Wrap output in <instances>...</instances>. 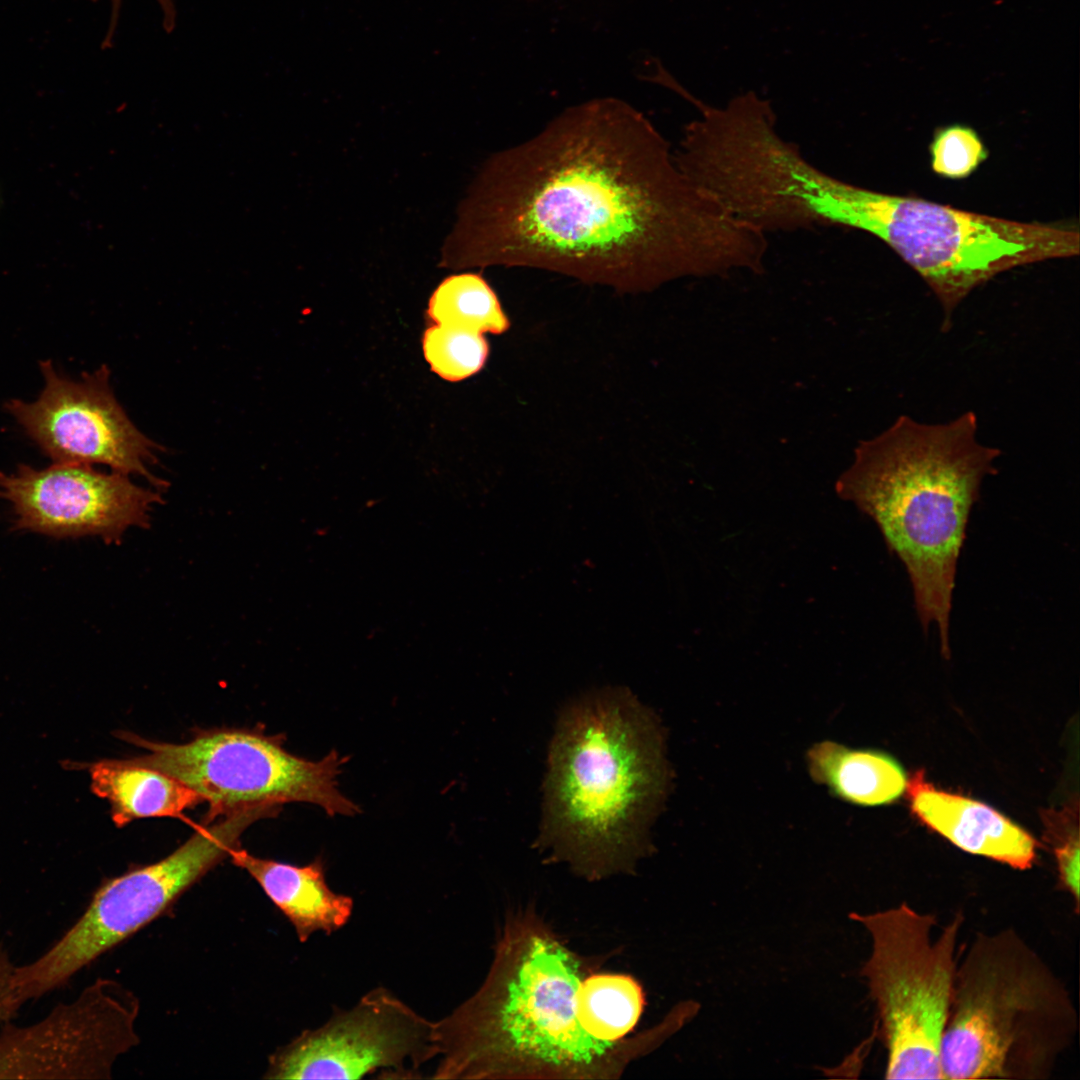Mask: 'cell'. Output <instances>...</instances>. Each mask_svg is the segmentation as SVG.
<instances>
[{"label": "cell", "instance_id": "cell-17", "mask_svg": "<svg viewBox=\"0 0 1080 1080\" xmlns=\"http://www.w3.org/2000/svg\"><path fill=\"white\" fill-rule=\"evenodd\" d=\"M91 789L111 806L112 820L122 827L148 817H179L204 802L193 789L159 770L126 760L89 765Z\"/></svg>", "mask_w": 1080, "mask_h": 1080}, {"label": "cell", "instance_id": "cell-10", "mask_svg": "<svg viewBox=\"0 0 1080 1080\" xmlns=\"http://www.w3.org/2000/svg\"><path fill=\"white\" fill-rule=\"evenodd\" d=\"M438 1054L435 1022L377 987L278 1048L263 1077L361 1079L379 1072L380 1077L419 1078L420 1067Z\"/></svg>", "mask_w": 1080, "mask_h": 1080}, {"label": "cell", "instance_id": "cell-7", "mask_svg": "<svg viewBox=\"0 0 1080 1080\" xmlns=\"http://www.w3.org/2000/svg\"><path fill=\"white\" fill-rule=\"evenodd\" d=\"M871 939L862 967L886 1050L887 1079H943L940 1046L964 921L957 913L936 935V917L906 902L852 913Z\"/></svg>", "mask_w": 1080, "mask_h": 1080}, {"label": "cell", "instance_id": "cell-12", "mask_svg": "<svg viewBox=\"0 0 1080 1080\" xmlns=\"http://www.w3.org/2000/svg\"><path fill=\"white\" fill-rule=\"evenodd\" d=\"M45 385L33 402L7 401L5 409L56 464L93 463L126 475L145 477L155 489L168 486L149 466L161 446L131 422L109 384L103 365L81 381L59 375L51 361H41Z\"/></svg>", "mask_w": 1080, "mask_h": 1080}, {"label": "cell", "instance_id": "cell-3", "mask_svg": "<svg viewBox=\"0 0 1080 1080\" xmlns=\"http://www.w3.org/2000/svg\"><path fill=\"white\" fill-rule=\"evenodd\" d=\"M670 784L656 714L624 688L585 692L558 715L539 840L582 867L625 864L648 847Z\"/></svg>", "mask_w": 1080, "mask_h": 1080}, {"label": "cell", "instance_id": "cell-16", "mask_svg": "<svg viewBox=\"0 0 1080 1080\" xmlns=\"http://www.w3.org/2000/svg\"><path fill=\"white\" fill-rule=\"evenodd\" d=\"M808 773L842 801L879 806L899 798L907 780L902 766L889 754L853 749L832 740L813 744L806 753Z\"/></svg>", "mask_w": 1080, "mask_h": 1080}, {"label": "cell", "instance_id": "cell-6", "mask_svg": "<svg viewBox=\"0 0 1080 1080\" xmlns=\"http://www.w3.org/2000/svg\"><path fill=\"white\" fill-rule=\"evenodd\" d=\"M496 968L474 997L435 1022L433 1079L489 1076L512 1048L547 1063H590L604 1051L579 1023L581 982L561 947L535 938L513 975Z\"/></svg>", "mask_w": 1080, "mask_h": 1080}, {"label": "cell", "instance_id": "cell-19", "mask_svg": "<svg viewBox=\"0 0 1080 1080\" xmlns=\"http://www.w3.org/2000/svg\"><path fill=\"white\" fill-rule=\"evenodd\" d=\"M427 313L438 325L481 334L500 335L510 327L496 293L478 273L446 277L432 293Z\"/></svg>", "mask_w": 1080, "mask_h": 1080}, {"label": "cell", "instance_id": "cell-1", "mask_svg": "<svg viewBox=\"0 0 1080 1080\" xmlns=\"http://www.w3.org/2000/svg\"><path fill=\"white\" fill-rule=\"evenodd\" d=\"M768 247L685 175L648 118L605 97L486 161L440 263L541 269L640 293L687 277L760 274Z\"/></svg>", "mask_w": 1080, "mask_h": 1080}, {"label": "cell", "instance_id": "cell-23", "mask_svg": "<svg viewBox=\"0 0 1080 1080\" xmlns=\"http://www.w3.org/2000/svg\"><path fill=\"white\" fill-rule=\"evenodd\" d=\"M97 2L99 0H90ZM110 2V21L108 28L115 30L118 24L119 15L121 12L122 0H109ZM158 5L162 12V25L165 31H173L176 26L177 11L173 0H157Z\"/></svg>", "mask_w": 1080, "mask_h": 1080}, {"label": "cell", "instance_id": "cell-4", "mask_svg": "<svg viewBox=\"0 0 1080 1080\" xmlns=\"http://www.w3.org/2000/svg\"><path fill=\"white\" fill-rule=\"evenodd\" d=\"M1077 1029L1069 991L1023 936L978 932L958 956L943 1079H1049Z\"/></svg>", "mask_w": 1080, "mask_h": 1080}, {"label": "cell", "instance_id": "cell-8", "mask_svg": "<svg viewBox=\"0 0 1080 1080\" xmlns=\"http://www.w3.org/2000/svg\"><path fill=\"white\" fill-rule=\"evenodd\" d=\"M278 811L255 806L206 823L158 862L103 881L82 915L38 958L17 966L21 1005L65 986L80 970L162 914L230 852L255 821Z\"/></svg>", "mask_w": 1080, "mask_h": 1080}, {"label": "cell", "instance_id": "cell-13", "mask_svg": "<svg viewBox=\"0 0 1080 1080\" xmlns=\"http://www.w3.org/2000/svg\"><path fill=\"white\" fill-rule=\"evenodd\" d=\"M0 498L12 505L16 529L56 538L99 536L106 543H119L130 528H147L162 503L159 490L143 488L129 475L56 463L0 472Z\"/></svg>", "mask_w": 1080, "mask_h": 1080}, {"label": "cell", "instance_id": "cell-15", "mask_svg": "<svg viewBox=\"0 0 1080 1080\" xmlns=\"http://www.w3.org/2000/svg\"><path fill=\"white\" fill-rule=\"evenodd\" d=\"M229 857L234 865L247 871L261 886L266 896L292 924L300 942L314 933L330 935L350 920L354 900L351 896L333 891L325 876L321 856L298 866L272 859L256 857L236 848Z\"/></svg>", "mask_w": 1080, "mask_h": 1080}, {"label": "cell", "instance_id": "cell-2", "mask_svg": "<svg viewBox=\"0 0 1080 1080\" xmlns=\"http://www.w3.org/2000/svg\"><path fill=\"white\" fill-rule=\"evenodd\" d=\"M1000 450L978 439L967 411L944 423L898 417L855 450L838 495L877 524L904 564L923 631L938 629L950 656L949 624L957 561L981 483L996 473Z\"/></svg>", "mask_w": 1080, "mask_h": 1080}, {"label": "cell", "instance_id": "cell-20", "mask_svg": "<svg viewBox=\"0 0 1080 1080\" xmlns=\"http://www.w3.org/2000/svg\"><path fill=\"white\" fill-rule=\"evenodd\" d=\"M423 352L433 372L456 382L482 369L489 345L481 333L436 324L424 333Z\"/></svg>", "mask_w": 1080, "mask_h": 1080}, {"label": "cell", "instance_id": "cell-9", "mask_svg": "<svg viewBox=\"0 0 1080 1080\" xmlns=\"http://www.w3.org/2000/svg\"><path fill=\"white\" fill-rule=\"evenodd\" d=\"M120 736L147 751L126 761L166 773L208 802L207 824L246 808L281 810L292 802L319 806L330 817L360 813L338 787L348 757L335 750L309 760L288 752L283 736L237 729L203 731L183 744Z\"/></svg>", "mask_w": 1080, "mask_h": 1080}, {"label": "cell", "instance_id": "cell-18", "mask_svg": "<svg viewBox=\"0 0 1080 1080\" xmlns=\"http://www.w3.org/2000/svg\"><path fill=\"white\" fill-rule=\"evenodd\" d=\"M642 1007L641 988L628 976L593 975L578 988L579 1023L589 1037L605 1047L636 1025Z\"/></svg>", "mask_w": 1080, "mask_h": 1080}, {"label": "cell", "instance_id": "cell-22", "mask_svg": "<svg viewBox=\"0 0 1080 1080\" xmlns=\"http://www.w3.org/2000/svg\"><path fill=\"white\" fill-rule=\"evenodd\" d=\"M1072 810L1046 815L1047 841L1055 857L1060 887L1070 896L1075 912L1079 910L1080 845L1078 821Z\"/></svg>", "mask_w": 1080, "mask_h": 1080}, {"label": "cell", "instance_id": "cell-5", "mask_svg": "<svg viewBox=\"0 0 1080 1080\" xmlns=\"http://www.w3.org/2000/svg\"><path fill=\"white\" fill-rule=\"evenodd\" d=\"M834 224L870 233L927 283L948 328L958 304L1006 270L1079 253L1077 227L1025 223L843 182Z\"/></svg>", "mask_w": 1080, "mask_h": 1080}, {"label": "cell", "instance_id": "cell-21", "mask_svg": "<svg viewBox=\"0 0 1080 1080\" xmlns=\"http://www.w3.org/2000/svg\"><path fill=\"white\" fill-rule=\"evenodd\" d=\"M930 149L933 171L948 178L967 177L987 157V151L976 132L964 126L940 130Z\"/></svg>", "mask_w": 1080, "mask_h": 1080}, {"label": "cell", "instance_id": "cell-14", "mask_svg": "<svg viewBox=\"0 0 1080 1080\" xmlns=\"http://www.w3.org/2000/svg\"><path fill=\"white\" fill-rule=\"evenodd\" d=\"M906 789L914 815L958 848L1019 870L1034 864L1035 839L992 807L934 787L922 771L913 774Z\"/></svg>", "mask_w": 1080, "mask_h": 1080}, {"label": "cell", "instance_id": "cell-11", "mask_svg": "<svg viewBox=\"0 0 1080 1080\" xmlns=\"http://www.w3.org/2000/svg\"><path fill=\"white\" fill-rule=\"evenodd\" d=\"M136 996L98 978L39 1021L0 1027V1079H110L117 1058L138 1042Z\"/></svg>", "mask_w": 1080, "mask_h": 1080}]
</instances>
